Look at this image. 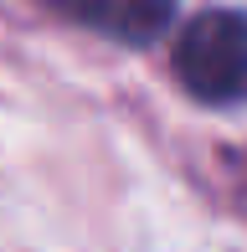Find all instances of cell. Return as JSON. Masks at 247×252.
Returning <instances> with one entry per match:
<instances>
[{
  "label": "cell",
  "mask_w": 247,
  "mask_h": 252,
  "mask_svg": "<svg viewBox=\"0 0 247 252\" xmlns=\"http://www.w3.org/2000/svg\"><path fill=\"white\" fill-rule=\"evenodd\" d=\"M77 21H88L93 31H103L108 41H129L144 47L154 41L175 16V0H72Z\"/></svg>",
  "instance_id": "cell-2"
},
{
  "label": "cell",
  "mask_w": 247,
  "mask_h": 252,
  "mask_svg": "<svg viewBox=\"0 0 247 252\" xmlns=\"http://www.w3.org/2000/svg\"><path fill=\"white\" fill-rule=\"evenodd\" d=\"M170 67L206 103L247 93V10H206V16H196L175 41Z\"/></svg>",
  "instance_id": "cell-1"
}]
</instances>
